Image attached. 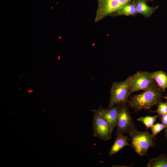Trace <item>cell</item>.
<instances>
[{
  "instance_id": "obj_19",
  "label": "cell",
  "mask_w": 167,
  "mask_h": 167,
  "mask_svg": "<svg viewBox=\"0 0 167 167\" xmlns=\"http://www.w3.org/2000/svg\"><path fill=\"white\" fill-rule=\"evenodd\" d=\"M163 97L166 99L167 100V96H163Z\"/></svg>"
},
{
  "instance_id": "obj_10",
  "label": "cell",
  "mask_w": 167,
  "mask_h": 167,
  "mask_svg": "<svg viewBox=\"0 0 167 167\" xmlns=\"http://www.w3.org/2000/svg\"><path fill=\"white\" fill-rule=\"evenodd\" d=\"M116 138L111 147L109 154L110 156L116 154L123 148L126 146H131L127 140L129 139V136H125L124 134H118L116 135Z\"/></svg>"
},
{
  "instance_id": "obj_2",
  "label": "cell",
  "mask_w": 167,
  "mask_h": 167,
  "mask_svg": "<svg viewBox=\"0 0 167 167\" xmlns=\"http://www.w3.org/2000/svg\"><path fill=\"white\" fill-rule=\"evenodd\" d=\"M134 0H97V7L94 21L98 22L111 15ZM153 2L154 0H146Z\"/></svg>"
},
{
  "instance_id": "obj_6",
  "label": "cell",
  "mask_w": 167,
  "mask_h": 167,
  "mask_svg": "<svg viewBox=\"0 0 167 167\" xmlns=\"http://www.w3.org/2000/svg\"><path fill=\"white\" fill-rule=\"evenodd\" d=\"M152 73L139 71L131 76L129 94L140 90H144L155 83Z\"/></svg>"
},
{
  "instance_id": "obj_3",
  "label": "cell",
  "mask_w": 167,
  "mask_h": 167,
  "mask_svg": "<svg viewBox=\"0 0 167 167\" xmlns=\"http://www.w3.org/2000/svg\"><path fill=\"white\" fill-rule=\"evenodd\" d=\"M132 140V144L135 151L141 156H147V152L150 147L155 146L156 137L146 131L137 130L129 134Z\"/></svg>"
},
{
  "instance_id": "obj_4",
  "label": "cell",
  "mask_w": 167,
  "mask_h": 167,
  "mask_svg": "<svg viewBox=\"0 0 167 167\" xmlns=\"http://www.w3.org/2000/svg\"><path fill=\"white\" fill-rule=\"evenodd\" d=\"M131 76L121 82H114L112 86L109 107L127 103L129 94Z\"/></svg>"
},
{
  "instance_id": "obj_11",
  "label": "cell",
  "mask_w": 167,
  "mask_h": 167,
  "mask_svg": "<svg viewBox=\"0 0 167 167\" xmlns=\"http://www.w3.org/2000/svg\"><path fill=\"white\" fill-rule=\"evenodd\" d=\"M152 77L158 87L165 92L167 88V74L162 71H158L152 73Z\"/></svg>"
},
{
  "instance_id": "obj_8",
  "label": "cell",
  "mask_w": 167,
  "mask_h": 167,
  "mask_svg": "<svg viewBox=\"0 0 167 167\" xmlns=\"http://www.w3.org/2000/svg\"><path fill=\"white\" fill-rule=\"evenodd\" d=\"M121 105L109 107L105 109L100 106L98 109L92 111L97 113L106 120L113 131L117 127V120Z\"/></svg>"
},
{
  "instance_id": "obj_9",
  "label": "cell",
  "mask_w": 167,
  "mask_h": 167,
  "mask_svg": "<svg viewBox=\"0 0 167 167\" xmlns=\"http://www.w3.org/2000/svg\"><path fill=\"white\" fill-rule=\"evenodd\" d=\"M146 0H135L136 10L138 14L147 18L152 16L159 6L151 7L148 6Z\"/></svg>"
},
{
  "instance_id": "obj_16",
  "label": "cell",
  "mask_w": 167,
  "mask_h": 167,
  "mask_svg": "<svg viewBox=\"0 0 167 167\" xmlns=\"http://www.w3.org/2000/svg\"><path fill=\"white\" fill-rule=\"evenodd\" d=\"M157 107V110L154 112L157 113L160 116L167 113V101L159 103Z\"/></svg>"
},
{
  "instance_id": "obj_5",
  "label": "cell",
  "mask_w": 167,
  "mask_h": 167,
  "mask_svg": "<svg viewBox=\"0 0 167 167\" xmlns=\"http://www.w3.org/2000/svg\"><path fill=\"white\" fill-rule=\"evenodd\" d=\"M129 108L127 103L121 105L117 120L116 135L129 134L133 131L137 130L130 114Z\"/></svg>"
},
{
  "instance_id": "obj_18",
  "label": "cell",
  "mask_w": 167,
  "mask_h": 167,
  "mask_svg": "<svg viewBox=\"0 0 167 167\" xmlns=\"http://www.w3.org/2000/svg\"><path fill=\"white\" fill-rule=\"evenodd\" d=\"M33 92V91L32 90L29 89L28 90V92L29 93H30L31 92Z\"/></svg>"
},
{
  "instance_id": "obj_20",
  "label": "cell",
  "mask_w": 167,
  "mask_h": 167,
  "mask_svg": "<svg viewBox=\"0 0 167 167\" xmlns=\"http://www.w3.org/2000/svg\"><path fill=\"white\" fill-rule=\"evenodd\" d=\"M166 134H167V133H166Z\"/></svg>"
},
{
  "instance_id": "obj_13",
  "label": "cell",
  "mask_w": 167,
  "mask_h": 167,
  "mask_svg": "<svg viewBox=\"0 0 167 167\" xmlns=\"http://www.w3.org/2000/svg\"><path fill=\"white\" fill-rule=\"evenodd\" d=\"M147 166L148 167H167V156L163 154L157 157L150 159Z\"/></svg>"
},
{
  "instance_id": "obj_14",
  "label": "cell",
  "mask_w": 167,
  "mask_h": 167,
  "mask_svg": "<svg viewBox=\"0 0 167 167\" xmlns=\"http://www.w3.org/2000/svg\"><path fill=\"white\" fill-rule=\"evenodd\" d=\"M159 115L154 116H146L145 117H140L137 119L138 121L143 122L147 129L152 127L154 125Z\"/></svg>"
},
{
  "instance_id": "obj_15",
  "label": "cell",
  "mask_w": 167,
  "mask_h": 167,
  "mask_svg": "<svg viewBox=\"0 0 167 167\" xmlns=\"http://www.w3.org/2000/svg\"><path fill=\"white\" fill-rule=\"evenodd\" d=\"M167 127L163 124L160 123H157L153 125L151 127V130L152 131V135L155 137L157 134L160 132L162 130L166 128Z\"/></svg>"
},
{
  "instance_id": "obj_7",
  "label": "cell",
  "mask_w": 167,
  "mask_h": 167,
  "mask_svg": "<svg viewBox=\"0 0 167 167\" xmlns=\"http://www.w3.org/2000/svg\"><path fill=\"white\" fill-rule=\"evenodd\" d=\"M93 131L94 137L107 141L111 138L113 130L108 122L97 113L93 112Z\"/></svg>"
},
{
  "instance_id": "obj_17",
  "label": "cell",
  "mask_w": 167,
  "mask_h": 167,
  "mask_svg": "<svg viewBox=\"0 0 167 167\" xmlns=\"http://www.w3.org/2000/svg\"><path fill=\"white\" fill-rule=\"evenodd\" d=\"M160 117L162 123L167 127V113L164 114Z\"/></svg>"
},
{
  "instance_id": "obj_1",
  "label": "cell",
  "mask_w": 167,
  "mask_h": 167,
  "mask_svg": "<svg viewBox=\"0 0 167 167\" xmlns=\"http://www.w3.org/2000/svg\"><path fill=\"white\" fill-rule=\"evenodd\" d=\"M163 92L155 83L142 93L131 96L128 99L127 105L135 113L142 110H150L153 106L162 102Z\"/></svg>"
},
{
  "instance_id": "obj_12",
  "label": "cell",
  "mask_w": 167,
  "mask_h": 167,
  "mask_svg": "<svg viewBox=\"0 0 167 167\" xmlns=\"http://www.w3.org/2000/svg\"><path fill=\"white\" fill-rule=\"evenodd\" d=\"M138 14L135 8V0H134L118 12L112 14L111 16H117L124 15L135 16Z\"/></svg>"
}]
</instances>
